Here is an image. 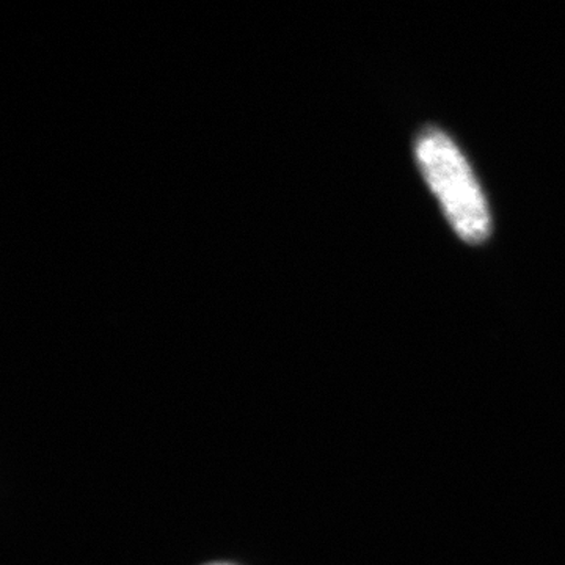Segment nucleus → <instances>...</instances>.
<instances>
[{"mask_svg": "<svg viewBox=\"0 0 565 565\" xmlns=\"http://www.w3.org/2000/svg\"><path fill=\"white\" fill-rule=\"evenodd\" d=\"M414 158L456 236L470 247L489 243L493 233L489 199L455 137L427 122L415 134Z\"/></svg>", "mask_w": 565, "mask_h": 565, "instance_id": "obj_1", "label": "nucleus"}]
</instances>
